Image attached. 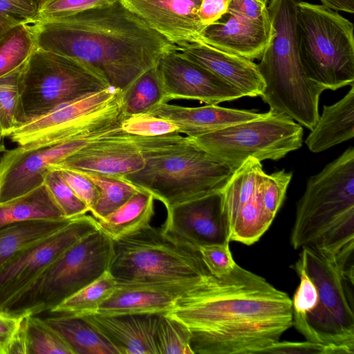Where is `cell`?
Masks as SVG:
<instances>
[{"label":"cell","instance_id":"cell-41","mask_svg":"<svg viewBox=\"0 0 354 354\" xmlns=\"http://www.w3.org/2000/svg\"><path fill=\"white\" fill-rule=\"evenodd\" d=\"M55 169L59 170L62 177L91 212L100 196V191L96 185L80 171L68 169Z\"/></svg>","mask_w":354,"mask_h":354},{"label":"cell","instance_id":"cell-14","mask_svg":"<svg viewBox=\"0 0 354 354\" xmlns=\"http://www.w3.org/2000/svg\"><path fill=\"white\" fill-rule=\"evenodd\" d=\"M121 130L111 129L48 145L5 150L0 158V203L19 197L44 184L50 167L90 142Z\"/></svg>","mask_w":354,"mask_h":354},{"label":"cell","instance_id":"cell-15","mask_svg":"<svg viewBox=\"0 0 354 354\" xmlns=\"http://www.w3.org/2000/svg\"><path fill=\"white\" fill-rule=\"evenodd\" d=\"M156 67L167 102L185 99L218 104L244 97L237 88L182 56L176 48L164 55Z\"/></svg>","mask_w":354,"mask_h":354},{"label":"cell","instance_id":"cell-31","mask_svg":"<svg viewBox=\"0 0 354 354\" xmlns=\"http://www.w3.org/2000/svg\"><path fill=\"white\" fill-rule=\"evenodd\" d=\"M30 22L19 24L0 37V77L24 64L37 48Z\"/></svg>","mask_w":354,"mask_h":354},{"label":"cell","instance_id":"cell-21","mask_svg":"<svg viewBox=\"0 0 354 354\" xmlns=\"http://www.w3.org/2000/svg\"><path fill=\"white\" fill-rule=\"evenodd\" d=\"M160 315L95 312L79 315L87 319L118 354H158L156 330Z\"/></svg>","mask_w":354,"mask_h":354},{"label":"cell","instance_id":"cell-33","mask_svg":"<svg viewBox=\"0 0 354 354\" xmlns=\"http://www.w3.org/2000/svg\"><path fill=\"white\" fill-rule=\"evenodd\" d=\"M26 354H74L62 337L44 319L25 315Z\"/></svg>","mask_w":354,"mask_h":354},{"label":"cell","instance_id":"cell-48","mask_svg":"<svg viewBox=\"0 0 354 354\" xmlns=\"http://www.w3.org/2000/svg\"><path fill=\"white\" fill-rule=\"evenodd\" d=\"M324 6L335 11L354 12V0H320Z\"/></svg>","mask_w":354,"mask_h":354},{"label":"cell","instance_id":"cell-4","mask_svg":"<svg viewBox=\"0 0 354 354\" xmlns=\"http://www.w3.org/2000/svg\"><path fill=\"white\" fill-rule=\"evenodd\" d=\"M131 136L139 147L145 164L141 169L123 178L150 192L166 209L221 192L232 174L188 136L178 133Z\"/></svg>","mask_w":354,"mask_h":354},{"label":"cell","instance_id":"cell-35","mask_svg":"<svg viewBox=\"0 0 354 354\" xmlns=\"http://www.w3.org/2000/svg\"><path fill=\"white\" fill-rule=\"evenodd\" d=\"M44 184L66 218H75L89 212L88 207L62 177L59 170L50 169L45 176Z\"/></svg>","mask_w":354,"mask_h":354},{"label":"cell","instance_id":"cell-28","mask_svg":"<svg viewBox=\"0 0 354 354\" xmlns=\"http://www.w3.org/2000/svg\"><path fill=\"white\" fill-rule=\"evenodd\" d=\"M71 220L29 221L1 228L0 268L17 252L62 227Z\"/></svg>","mask_w":354,"mask_h":354},{"label":"cell","instance_id":"cell-26","mask_svg":"<svg viewBox=\"0 0 354 354\" xmlns=\"http://www.w3.org/2000/svg\"><path fill=\"white\" fill-rule=\"evenodd\" d=\"M154 197L140 189L118 209L97 220L99 228L117 241L149 225L154 214Z\"/></svg>","mask_w":354,"mask_h":354},{"label":"cell","instance_id":"cell-45","mask_svg":"<svg viewBox=\"0 0 354 354\" xmlns=\"http://www.w3.org/2000/svg\"><path fill=\"white\" fill-rule=\"evenodd\" d=\"M230 0H201L199 19L205 26L213 24L227 12Z\"/></svg>","mask_w":354,"mask_h":354},{"label":"cell","instance_id":"cell-36","mask_svg":"<svg viewBox=\"0 0 354 354\" xmlns=\"http://www.w3.org/2000/svg\"><path fill=\"white\" fill-rule=\"evenodd\" d=\"M23 65L0 77V124L3 137H8L16 127L19 78Z\"/></svg>","mask_w":354,"mask_h":354},{"label":"cell","instance_id":"cell-42","mask_svg":"<svg viewBox=\"0 0 354 354\" xmlns=\"http://www.w3.org/2000/svg\"><path fill=\"white\" fill-rule=\"evenodd\" d=\"M37 12L11 0H0V37L11 28L34 20Z\"/></svg>","mask_w":354,"mask_h":354},{"label":"cell","instance_id":"cell-46","mask_svg":"<svg viewBox=\"0 0 354 354\" xmlns=\"http://www.w3.org/2000/svg\"><path fill=\"white\" fill-rule=\"evenodd\" d=\"M23 317L0 310V354H6L8 346L18 329Z\"/></svg>","mask_w":354,"mask_h":354},{"label":"cell","instance_id":"cell-22","mask_svg":"<svg viewBox=\"0 0 354 354\" xmlns=\"http://www.w3.org/2000/svg\"><path fill=\"white\" fill-rule=\"evenodd\" d=\"M176 50L237 88L244 97L261 96L263 91V80L251 59L203 43L176 46Z\"/></svg>","mask_w":354,"mask_h":354},{"label":"cell","instance_id":"cell-51","mask_svg":"<svg viewBox=\"0 0 354 354\" xmlns=\"http://www.w3.org/2000/svg\"><path fill=\"white\" fill-rule=\"evenodd\" d=\"M37 5H38V9L44 4L45 3L47 0H36Z\"/></svg>","mask_w":354,"mask_h":354},{"label":"cell","instance_id":"cell-50","mask_svg":"<svg viewBox=\"0 0 354 354\" xmlns=\"http://www.w3.org/2000/svg\"><path fill=\"white\" fill-rule=\"evenodd\" d=\"M3 138L4 137H3L2 129L1 127V124H0V148L3 149V150H6L4 145L3 144V142H2Z\"/></svg>","mask_w":354,"mask_h":354},{"label":"cell","instance_id":"cell-19","mask_svg":"<svg viewBox=\"0 0 354 354\" xmlns=\"http://www.w3.org/2000/svg\"><path fill=\"white\" fill-rule=\"evenodd\" d=\"M202 275L176 283H116L114 292L97 312L104 315L165 314L196 286Z\"/></svg>","mask_w":354,"mask_h":354},{"label":"cell","instance_id":"cell-39","mask_svg":"<svg viewBox=\"0 0 354 354\" xmlns=\"http://www.w3.org/2000/svg\"><path fill=\"white\" fill-rule=\"evenodd\" d=\"M118 1L119 0H47V1L38 9L34 20H48L68 17L87 10L104 7Z\"/></svg>","mask_w":354,"mask_h":354},{"label":"cell","instance_id":"cell-11","mask_svg":"<svg viewBox=\"0 0 354 354\" xmlns=\"http://www.w3.org/2000/svg\"><path fill=\"white\" fill-rule=\"evenodd\" d=\"M303 133L301 125L270 110L258 118L189 138L233 173L249 158L262 161L285 157L301 147Z\"/></svg>","mask_w":354,"mask_h":354},{"label":"cell","instance_id":"cell-7","mask_svg":"<svg viewBox=\"0 0 354 354\" xmlns=\"http://www.w3.org/2000/svg\"><path fill=\"white\" fill-rule=\"evenodd\" d=\"M296 37L306 77L324 90L354 84V26L337 11L299 0Z\"/></svg>","mask_w":354,"mask_h":354},{"label":"cell","instance_id":"cell-24","mask_svg":"<svg viewBox=\"0 0 354 354\" xmlns=\"http://www.w3.org/2000/svg\"><path fill=\"white\" fill-rule=\"evenodd\" d=\"M338 102L324 105L313 128L305 140L313 153L324 151L354 136V84Z\"/></svg>","mask_w":354,"mask_h":354},{"label":"cell","instance_id":"cell-37","mask_svg":"<svg viewBox=\"0 0 354 354\" xmlns=\"http://www.w3.org/2000/svg\"><path fill=\"white\" fill-rule=\"evenodd\" d=\"M292 176V172L282 169L270 174H265L260 182L263 207L272 220L283 203Z\"/></svg>","mask_w":354,"mask_h":354},{"label":"cell","instance_id":"cell-1","mask_svg":"<svg viewBox=\"0 0 354 354\" xmlns=\"http://www.w3.org/2000/svg\"><path fill=\"white\" fill-rule=\"evenodd\" d=\"M165 314L189 328L194 354H263L292 326L289 295L238 264L208 270Z\"/></svg>","mask_w":354,"mask_h":354},{"label":"cell","instance_id":"cell-40","mask_svg":"<svg viewBox=\"0 0 354 354\" xmlns=\"http://www.w3.org/2000/svg\"><path fill=\"white\" fill-rule=\"evenodd\" d=\"M198 250L206 267L215 276L230 274L236 264L227 242L203 245Z\"/></svg>","mask_w":354,"mask_h":354},{"label":"cell","instance_id":"cell-18","mask_svg":"<svg viewBox=\"0 0 354 354\" xmlns=\"http://www.w3.org/2000/svg\"><path fill=\"white\" fill-rule=\"evenodd\" d=\"M169 43L181 46L200 43L202 24L198 9L201 0H120Z\"/></svg>","mask_w":354,"mask_h":354},{"label":"cell","instance_id":"cell-38","mask_svg":"<svg viewBox=\"0 0 354 354\" xmlns=\"http://www.w3.org/2000/svg\"><path fill=\"white\" fill-rule=\"evenodd\" d=\"M121 129L129 135L142 137L178 133L174 124L149 112L124 118L121 122Z\"/></svg>","mask_w":354,"mask_h":354},{"label":"cell","instance_id":"cell-25","mask_svg":"<svg viewBox=\"0 0 354 354\" xmlns=\"http://www.w3.org/2000/svg\"><path fill=\"white\" fill-rule=\"evenodd\" d=\"M44 319L74 354H118L111 343L83 316L56 314Z\"/></svg>","mask_w":354,"mask_h":354},{"label":"cell","instance_id":"cell-43","mask_svg":"<svg viewBox=\"0 0 354 354\" xmlns=\"http://www.w3.org/2000/svg\"><path fill=\"white\" fill-rule=\"evenodd\" d=\"M263 354H333L331 350L322 344L305 342L278 341L263 351Z\"/></svg>","mask_w":354,"mask_h":354},{"label":"cell","instance_id":"cell-49","mask_svg":"<svg viewBox=\"0 0 354 354\" xmlns=\"http://www.w3.org/2000/svg\"><path fill=\"white\" fill-rule=\"evenodd\" d=\"M12 1L19 3L21 5L25 6L26 7L33 10L37 12L38 10V5L36 0H11Z\"/></svg>","mask_w":354,"mask_h":354},{"label":"cell","instance_id":"cell-17","mask_svg":"<svg viewBox=\"0 0 354 354\" xmlns=\"http://www.w3.org/2000/svg\"><path fill=\"white\" fill-rule=\"evenodd\" d=\"M144 164L142 153L133 137L121 130L90 142L50 169L124 178L141 169Z\"/></svg>","mask_w":354,"mask_h":354},{"label":"cell","instance_id":"cell-47","mask_svg":"<svg viewBox=\"0 0 354 354\" xmlns=\"http://www.w3.org/2000/svg\"><path fill=\"white\" fill-rule=\"evenodd\" d=\"M24 317L25 316L23 317L18 329L12 337L8 346L6 354H26Z\"/></svg>","mask_w":354,"mask_h":354},{"label":"cell","instance_id":"cell-27","mask_svg":"<svg viewBox=\"0 0 354 354\" xmlns=\"http://www.w3.org/2000/svg\"><path fill=\"white\" fill-rule=\"evenodd\" d=\"M64 218L44 184L26 194L0 203V229L29 221Z\"/></svg>","mask_w":354,"mask_h":354},{"label":"cell","instance_id":"cell-6","mask_svg":"<svg viewBox=\"0 0 354 354\" xmlns=\"http://www.w3.org/2000/svg\"><path fill=\"white\" fill-rule=\"evenodd\" d=\"M113 254V239L99 228L68 248L0 310L20 316L50 312L109 270Z\"/></svg>","mask_w":354,"mask_h":354},{"label":"cell","instance_id":"cell-5","mask_svg":"<svg viewBox=\"0 0 354 354\" xmlns=\"http://www.w3.org/2000/svg\"><path fill=\"white\" fill-rule=\"evenodd\" d=\"M299 0H270L268 10L274 35L257 64L265 87L261 95L270 110L285 114L311 130L318 120L324 88L304 71L296 37Z\"/></svg>","mask_w":354,"mask_h":354},{"label":"cell","instance_id":"cell-52","mask_svg":"<svg viewBox=\"0 0 354 354\" xmlns=\"http://www.w3.org/2000/svg\"><path fill=\"white\" fill-rule=\"evenodd\" d=\"M5 150H3V149L0 148V152L1 151H4Z\"/></svg>","mask_w":354,"mask_h":354},{"label":"cell","instance_id":"cell-10","mask_svg":"<svg viewBox=\"0 0 354 354\" xmlns=\"http://www.w3.org/2000/svg\"><path fill=\"white\" fill-rule=\"evenodd\" d=\"M18 87L15 128L110 86L92 66L37 48L22 66Z\"/></svg>","mask_w":354,"mask_h":354},{"label":"cell","instance_id":"cell-16","mask_svg":"<svg viewBox=\"0 0 354 354\" xmlns=\"http://www.w3.org/2000/svg\"><path fill=\"white\" fill-rule=\"evenodd\" d=\"M221 192L167 209L163 231L171 237L198 248L230 243Z\"/></svg>","mask_w":354,"mask_h":354},{"label":"cell","instance_id":"cell-12","mask_svg":"<svg viewBox=\"0 0 354 354\" xmlns=\"http://www.w3.org/2000/svg\"><path fill=\"white\" fill-rule=\"evenodd\" d=\"M124 118L122 91L110 86L64 103L16 127L8 137L21 147L48 145L120 128Z\"/></svg>","mask_w":354,"mask_h":354},{"label":"cell","instance_id":"cell-30","mask_svg":"<svg viewBox=\"0 0 354 354\" xmlns=\"http://www.w3.org/2000/svg\"><path fill=\"white\" fill-rule=\"evenodd\" d=\"M116 281L109 270L86 285L53 309L54 314L82 315L95 313L113 294Z\"/></svg>","mask_w":354,"mask_h":354},{"label":"cell","instance_id":"cell-23","mask_svg":"<svg viewBox=\"0 0 354 354\" xmlns=\"http://www.w3.org/2000/svg\"><path fill=\"white\" fill-rule=\"evenodd\" d=\"M149 113L172 122L177 127L178 133H184L189 137L256 119L263 115L254 110L229 109L217 104L187 107L168 102L158 104Z\"/></svg>","mask_w":354,"mask_h":354},{"label":"cell","instance_id":"cell-44","mask_svg":"<svg viewBox=\"0 0 354 354\" xmlns=\"http://www.w3.org/2000/svg\"><path fill=\"white\" fill-rule=\"evenodd\" d=\"M269 0H230L227 13L246 19H259L269 17Z\"/></svg>","mask_w":354,"mask_h":354},{"label":"cell","instance_id":"cell-8","mask_svg":"<svg viewBox=\"0 0 354 354\" xmlns=\"http://www.w3.org/2000/svg\"><path fill=\"white\" fill-rule=\"evenodd\" d=\"M294 267L302 269L315 285L314 308L292 326L306 340L328 347L333 354H354L353 282L318 252L301 248Z\"/></svg>","mask_w":354,"mask_h":354},{"label":"cell","instance_id":"cell-9","mask_svg":"<svg viewBox=\"0 0 354 354\" xmlns=\"http://www.w3.org/2000/svg\"><path fill=\"white\" fill-rule=\"evenodd\" d=\"M113 242L109 270L117 283L183 282L207 270L198 248L150 224Z\"/></svg>","mask_w":354,"mask_h":354},{"label":"cell","instance_id":"cell-3","mask_svg":"<svg viewBox=\"0 0 354 354\" xmlns=\"http://www.w3.org/2000/svg\"><path fill=\"white\" fill-rule=\"evenodd\" d=\"M290 243L308 248L354 281V148L308 180L299 200Z\"/></svg>","mask_w":354,"mask_h":354},{"label":"cell","instance_id":"cell-13","mask_svg":"<svg viewBox=\"0 0 354 354\" xmlns=\"http://www.w3.org/2000/svg\"><path fill=\"white\" fill-rule=\"evenodd\" d=\"M97 229V220L84 214L17 252L0 268V310L68 248Z\"/></svg>","mask_w":354,"mask_h":354},{"label":"cell","instance_id":"cell-34","mask_svg":"<svg viewBox=\"0 0 354 354\" xmlns=\"http://www.w3.org/2000/svg\"><path fill=\"white\" fill-rule=\"evenodd\" d=\"M156 344L158 354H194L189 328L180 321L166 314L160 315Z\"/></svg>","mask_w":354,"mask_h":354},{"label":"cell","instance_id":"cell-32","mask_svg":"<svg viewBox=\"0 0 354 354\" xmlns=\"http://www.w3.org/2000/svg\"><path fill=\"white\" fill-rule=\"evenodd\" d=\"M80 172L91 180L99 189L98 201L91 212L96 220L105 217L118 209L140 189L123 178Z\"/></svg>","mask_w":354,"mask_h":354},{"label":"cell","instance_id":"cell-29","mask_svg":"<svg viewBox=\"0 0 354 354\" xmlns=\"http://www.w3.org/2000/svg\"><path fill=\"white\" fill-rule=\"evenodd\" d=\"M156 66L143 73L122 91L124 118L149 112L158 104L167 102Z\"/></svg>","mask_w":354,"mask_h":354},{"label":"cell","instance_id":"cell-20","mask_svg":"<svg viewBox=\"0 0 354 354\" xmlns=\"http://www.w3.org/2000/svg\"><path fill=\"white\" fill-rule=\"evenodd\" d=\"M273 35L270 16L246 19L227 12L205 27L200 43L252 60L261 57Z\"/></svg>","mask_w":354,"mask_h":354},{"label":"cell","instance_id":"cell-2","mask_svg":"<svg viewBox=\"0 0 354 354\" xmlns=\"http://www.w3.org/2000/svg\"><path fill=\"white\" fill-rule=\"evenodd\" d=\"M37 48L86 63L124 91L176 46L120 0L59 19L30 22Z\"/></svg>","mask_w":354,"mask_h":354}]
</instances>
